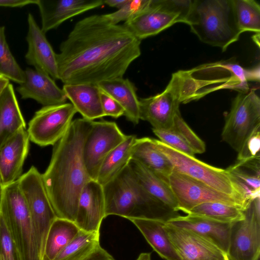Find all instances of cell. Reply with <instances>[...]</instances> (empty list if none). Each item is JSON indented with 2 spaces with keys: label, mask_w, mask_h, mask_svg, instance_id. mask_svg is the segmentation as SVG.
Masks as SVG:
<instances>
[{
  "label": "cell",
  "mask_w": 260,
  "mask_h": 260,
  "mask_svg": "<svg viewBox=\"0 0 260 260\" xmlns=\"http://www.w3.org/2000/svg\"><path fill=\"white\" fill-rule=\"evenodd\" d=\"M141 40L123 24L102 15L78 21L56 53L58 80L64 84H90L123 77L141 55Z\"/></svg>",
  "instance_id": "6da1fadb"
},
{
  "label": "cell",
  "mask_w": 260,
  "mask_h": 260,
  "mask_svg": "<svg viewBox=\"0 0 260 260\" xmlns=\"http://www.w3.org/2000/svg\"><path fill=\"white\" fill-rule=\"evenodd\" d=\"M93 120H73L54 145L51 158L42 174L51 203L58 218L75 222L80 194L91 179L85 166L82 149Z\"/></svg>",
  "instance_id": "7a4b0ae2"
},
{
  "label": "cell",
  "mask_w": 260,
  "mask_h": 260,
  "mask_svg": "<svg viewBox=\"0 0 260 260\" xmlns=\"http://www.w3.org/2000/svg\"><path fill=\"white\" fill-rule=\"evenodd\" d=\"M105 217L111 215L132 218L168 221L180 215L178 212L148 193L140 184L128 164L103 186Z\"/></svg>",
  "instance_id": "3957f363"
},
{
  "label": "cell",
  "mask_w": 260,
  "mask_h": 260,
  "mask_svg": "<svg viewBox=\"0 0 260 260\" xmlns=\"http://www.w3.org/2000/svg\"><path fill=\"white\" fill-rule=\"evenodd\" d=\"M186 23L202 42L220 47L222 51L242 34L232 0H192Z\"/></svg>",
  "instance_id": "277c9868"
},
{
  "label": "cell",
  "mask_w": 260,
  "mask_h": 260,
  "mask_svg": "<svg viewBox=\"0 0 260 260\" xmlns=\"http://www.w3.org/2000/svg\"><path fill=\"white\" fill-rule=\"evenodd\" d=\"M196 86V99L228 89L246 92L249 81H259V66L247 69L232 61L208 63L187 70Z\"/></svg>",
  "instance_id": "5b68a950"
},
{
  "label": "cell",
  "mask_w": 260,
  "mask_h": 260,
  "mask_svg": "<svg viewBox=\"0 0 260 260\" xmlns=\"http://www.w3.org/2000/svg\"><path fill=\"white\" fill-rule=\"evenodd\" d=\"M0 210L15 240L21 260H42L25 198L18 181L3 186Z\"/></svg>",
  "instance_id": "8992f818"
},
{
  "label": "cell",
  "mask_w": 260,
  "mask_h": 260,
  "mask_svg": "<svg viewBox=\"0 0 260 260\" xmlns=\"http://www.w3.org/2000/svg\"><path fill=\"white\" fill-rule=\"evenodd\" d=\"M183 71L173 73L160 93L139 99L140 119L149 122L154 129H170L181 103L192 101V92Z\"/></svg>",
  "instance_id": "52a82bcc"
},
{
  "label": "cell",
  "mask_w": 260,
  "mask_h": 260,
  "mask_svg": "<svg viewBox=\"0 0 260 260\" xmlns=\"http://www.w3.org/2000/svg\"><path fill=\"white\" fill-rule=\"evenodd\" d=\"M157 148L168 158L173 170L198 180L211 188L249 203L226 169L214 167L194 156L178 151L153 139Z\"/></svg>",
  "instance_id": "ba28073f"
},
{
  "label": "cell",
  "mask_w": 260,
  "mask_h": 260,
  "mask_svg": "<svg viewBox=\"0 0 260 260\" xmlns=\"http://www.w3.org/2000/svg\"><path fill=\"white\" fill-rule=\"evenodd\" d=\"M17 181L29 210L42 258L48 232L57 217L46 190L42 174L35 167L31 166Z\"/></svg>",
  "instance_id": "9c48e42d"
},
{
  "label": "cell",
  "mask_w": 260,
  "mask_h": 260,
  "mask_svg": "<svg viewBox=\"0 0 260 260\" xmlns=\"http://www.w3.org/2000/svg\"><path fill=\"white\" fill-rule=\"evenodd\" d=\"M260 126V99L255 89L239 92L225 117L221 137L238 152L246 140Z\"/></svg>",
  "instance_id": "30bf717a"
},
{
  "label": "cell",
  "mask_w": 260,
  "mask_h": 260,
  "mask_svg": "<svg viewBox=\"0 0 260 260\" xmlns=\"http://www.w3.org/2000/svg\"><path fill=\"white\" fill-rule=\"evenodd\" d=\"M169 184L178 204V211L186 213L194 207L206 202H219L245 210L249 205L244 201L218 191L193 178L173 170Z\"/></svg>",
  "instance_id": "8fae6325"
},
{
  "label": "cell",
  "mask_w": 260,
  "mask_h": 260,
  "mask_svg": "<svg viewBox=\"0 0 260 260\" xmlns=\"http://www.w3.org/2000/svg\"><path fill=\"white\" fill-rule=\"evenodd\" d=\"M77 112L71 103L43 107L29 122V140L42 147L54 145L66 133Z\"/></svg>",
  "instance_id": "7c38bea8"
},
{
  "label": "cell",
  "mask_w": 260,
  "mask_h": 260,
  "mask_svg": "<svg viewBox=\"0 0 260 260\" xmlns=\"http://www.w3.org/2000/svg\"><path fill=\"white\" fill-rule=\"evenodd\" d=\"M244 219L231 224L229 260H258L260 254V196L251 201Z\"/></svg>",
  "instance_id": "4fadbf2b"
},
{
  "label": "cell",
  "mask_w": 260,
  "mask_h": 260,
  "mask_svg": "<svg viewBox=\"0 0 260 260\" xmlns=\"http://www.w3.org/2000/svg\"><path fill=\"white\" fill-rule=\"evenodd\" d=\"M184 9L181 0H151L147 8L123 25L141 41L176 23H184Z\"/></svg>",
  "instance_id": "5bb4252c"
},
{
  "label": "cell",
  "mask_w": 260,
  "mask_h": 260,
  "mask_svg": "<svg viewBox=\"0 0 260 260\" xmlns=\"http://www.w3.org/2000/svg\"><path fill=\"white\" fill-rule=\"evenodd\" d=\"M126 137L114 121H92L82 149L84 163L91 179L96 180L105 157Z\"/></svg>",
  "instance_id": "9a60e30c"
},
{
  "label": "cell",
  "mask_w": 260,
  "mask_h": 260,
  "mask_svg": "<svg viewBox=\"0 0 260 260\" xmlns=\"http://www.w3.org/2000/svg\"><path fill=\"white\" fill-rule=\"evenodd\" d=\"M164 229L181 260H229L217 246L191 231L167 222Z\"/></svg>",
  "instance_id": "2e32d148"
},
{
  "label": "cell",
  "mask_w": 260,
  "mask_h": 260,
  "mask_svg": "<svg viewBox=\"0 0 260 260\" xmlns=\"http://www.w3.org/2000/svg\"><path fill=\"white\" fill-rule=\"evenodd\" d=\"M27 23L26 39L28 48L25 55L27 63L54 80L58 79L56 53L31 13L28 15Z\"/></svg>",
  "instance_id": "e0dca14e"
},
{
  "label": "cell",
  "mask_w": 260,
  "mask_h": 260,
  "mask_svg": "<svg viewBox=\"0 0 260 260\" xmlns=\"http://www.w3.org/2000/svg\"><path fill=\"white\" fill-rule=\"evenodd\" d=\"M105 217L103 186L96 180H90L80 194L75 223L80 230L100 232L102 221Z\"/></svg>",
  "instance_id": "ac0fdd59"
},
{
  "label": "cell",
  "mask_w": 260,
  "mask_h": 260,
  "mask_svg": "<svg viewBox=\"0 0 260 260\" xmlns=\"http://www.w3.org/2000/svg\"><path fill=\"white\" fill-rule=\"evenodd\" d=\"M103 0H38L41 29L46 34L69 18L103 5Z\"/></svg>",
  "instance_id": "d6986e66"
},
{
  "label": "cell",
  "mask_w": 260,
  "mask_h": 260,
  "mask_svg": "<svg viewBox=\"0 0 260 260\" xmlns=\"http://www.w3.org/2000/svg\"><path fill=\"white\" fill-rule=\"evenodd\" d=\"M24 73L25 80L17 88L22 99H33L43 107L66 103L68 99L62 89L48 75L31 68Z\"/></svg>",
  "instance_id": "ffe728a7"
},
{
  "label": "cell",
  "mask_w": 260,
  "mask_h": 260,
  "mask_svg": "<svg viewBox=\"0 0 260 260\" xmlns=\"http://www.w3.org/2000/svg\"><path fill=\"white\" fill-rule=\"evenodd\" d=\"M29 139L25 128H22L0 148V180L3 186L17 181L29 151Z\"/></svg>",
  "instance_id": "44dd1931"
},
{
  "label": "cell",
  "mask_w": 260,
  "mask_h": 260,
  "mask_svg": "<svg viewBox=\"0 0 260 260\" xmlns=\"http://www.w3.org/2000/svg\"><path fill=\"white\" fill-rule=\"evenodd\" d=\"M167 222L199 235L228 254L232 223L191 214L184 216L179 215Z\"/></svg>",
  "instance_id": "7402d4cb"
},
{
  "label": "cell",
  "mask_w": 260,
  "mask_h": 260,
  "mask_svg": "<svg viewBox=\"0 0 260 260\" xmlns=\"http://www.w3.org/2000/svg\"><path fill=\"white\" fill-rule=\"evenodd\" d=\"M62 90L82 118L93 120L105 117L101 102V90L95 85L64 84Z\"/></svg>",
  "instance_id": "603a6c76"
},
{
  "label": "cell",
  "mask_w": 260,
  "mask_h": 260,
  "mask_svg": "<svg viewBox=\"0 0 260 260\" xmlns=\"http://www.w3.org/2000/svg\"><path fill=\"white\" fill-rule=\"evenodd\" d=\"M96 85L120 104L128 121L135 125L138 124L140 120L139 99L135 85L129 79L117 78L102 81Z\"/></svg>",
  "instance_id": "cb8c5ba5"
},
{
  "label": "cell",
  "mask_w": 260,
  "mask_h": 260,
  "mask_svg": "<svg viewBox=\"0 0 260 260\" xmlns=\"http://www.w3.org/2000/svg\"><path fill=\"white\" fill-rule=\"evenodd\" d=\"M131 159L139 162L167 182L173 170L172 164L157 148L153 138H137L132 147Z\"/></svg>",
  "instance_id": "d4e9b609"
},
{
  "label": "cell",
  "mask_w": 260,
  "mask_h": 260,
  "mask_svg": "<svg viewBox=\"0 0 260 260\" xmlns=\"http://www.w3.org/2000/svg\"><path fill=\"white\" fill-rule=\"evenodd\" d=\"M26 124L16 96L10 83L0 95V148Z\"/></svg>",
  "instance_id": "484cf974"
},
{
  "label": "cell",
  "mask_w": 260,
  "mask_h": 260,
  "mask_svg": "<svg viewBox=\"0 0 260 260\" xmlns=\"http://www.w3.org/2000/svg\"><path fill=\"white\" fill-rule=\"evenodd\" d=\"M132 221L153 250L166 260H181L164 229L166 221L153 219L132 218Z\"/></svg>",
  "instance_id": "4316f807"
},
{
  "label": "cell",
  "mask_w": 260,
  "mask_h": 260,
  "mask_svg": "<svg viewBox=\"0 0 260 260\" xmlns=\"http://www.w3.org/2000/svg\"><path fill=\"white\" fill-rule=\"evenodd\" d=\"M128 166L140 184L152 196L178 211L176 199L168 182L139 162L131 159Z\"/></svg>",
  "instance_id": "83f0119b"
},
{
  "label": "cell",
  "mask_w": 260,
  "mask_h": 260,
  "mask_svg": "<svg viewBox=\"0 0 260 260\" xmlns=\"http://www.w3.org/2000/svg\"><path fill=\"white\" fill-rule=\"evenodd\" d=\"M260 158L237 161L226 169L245 198L260 196Z\"/></svg>",
  "instance_id": "f1b7e54d"
},
{
  "label": "cell",
  "mask_w": 260,
  "mask_h": 260,
  "mask_svg": "<svg viewBox=\"0 0 260 260\" xmlns=\"http://www.w3.org/2000/svg\"><path fill=\"white\" fill-rule=\"evenodd\" d=\"M137 138L135 135H127L126 139L107 155L100 167L96 181L103 186L128 164Z\"/></svg>",
  "instance_id": "f546056e"
},
{
  "label": "cell",
  "mask_w": 260,
  "mask_h": 260,
  "mask_svg": "<svg viewBox=\"0 0 260 260\" xmlns=\"http://www.w3.org/2000/svg\"><path fill=\"white\" fill-rule=\"evenodd\" d=\"M79 231L74 222L57 217L48 232L42 260H54Z\"/></svg>",
  "instance_id": "4dcf8cb0"
},
{
  "label": "cell",
  "mask_w": 260,
  "mask_h": 260,
  "mask_svg": "<svg viewBox=\"0 0 260 260\" xmlns=\"http://www.w3.org/2000/svg\"><path fill=\"white\" fill-rule=\"evenodd\" d=\"M100 232L80 230L54 260H82L100 247Z\"/></svg>",
  "instance_id": "1f68e13d"
},
{
  "label": "cell",
  "mask_w": 260,
  "mask_h": 260,
  "mask_svg": "<svg viewBox=\"0 0 260 260\" xmlns=\"http://www.w3.org/2000/svg\"><path fill=\"white\" fill-rule=\"evenodd\" d=\"M187 214L229 223L241 220L245 218L244 211L240 208L219 202L202 203L190 209Z\"/></svg>",
  "instance_id": "d6a6232c"
},
{
  "label": "cell",
  "mask_w": 260,
  "mask_h": 260,
  "mask_svg": "<svg viewBox=\"0 0 260 260\" xmlns=\"http://www.w3.org/2000/svg\"><path fill=\"white\" fill-rule=\"evenodd\" d=\"M238 26L242 33L246 31L259 34L260 5L254 0H232Z\"/></svg>",
  "instance_id": "836d02e7"
},
{
  "label": "cell",
  "mask_w": 260,
  "mask_h": 260,
  "mask_svg": "<svg viewBox=\"0 0 260 260\" xmlns=\"http://www.w3.org/2000/svg\"><path fill=\"white\" fill-rule=\"evenodd\" d=\"M0 76L19 84L25 80L24 70L19 66L10 50L4 26H0Z\"/></svg>",
  "instance_id": "e575fe53"
},
{
  "label": "cell",
  "mask_w": 260,
  "mask_h": 260,
  "mask_svg": "<svg viewBox=\"0 0 260 260\" xmlns=\"http://www.w3.org/2000/svg\"><path fill=\"white\" fill-rule=\"evenodd\" d=\"M0 260H21L7 221L0 210Z\"/></svg>",
  "instance_id": "d590c367"
},
{
  "label": "cell",
  "mask_w": 260,
  "mask_h": 260,
  "mask_svg": "<svg viewBox=\"0 0 260 260\" xmlns=\"http://www.w3.org/2000/svg\"><path fill=\"white\" fill-rule=\"evenodd\" d=\"M151 2V0H129L120 9L104 15L111 23L118 24L121 22H125L139 14L149 6Z\"/></svg>",
  "instance_id": "8d00e7d4"
},
{
  "label": "cell",
  "mask_w": 260,
  "mask_h": 260,
  "mask_svg": "<svg viewBox=\"0 0 260 260\" xmlns=\"http://www.w3.org/2000/svg\"><path fill=\"white\" fill-rule=\"evenodd\" d=\"M178 133L189 145L196 154L203 153L206 150L205 143L195 134L183 120L178 111L174 118V123L170 129Z\"/></svg>",
  "instance_id": "74e56055"
},
{
  "label": "cell",
  "mask_w": 260,
  "mask_h": 260,
  "mask_svg": "<svg viewBox=\"0 0 260 260\" xmlns=\"http://www.w3.org/2000/svg\"><path fill=\"white\" fill-rule=\"evenodd\" d=\"M153 133L159 140L169 147L186 154L194 156V151L178 133L172 129L164 130L152 128Z\"/></svg>",
  "instance_id": "f35d334b"
},
{
  "label": "cell",
  "mask_w": 260,
  "mask_h": 260,
  "mask_svg": "<svg viewBox=\"0 0 260 260\" xmlns=\"http://www.w3.org/2000/svg\"><path fill=\"white\" fill-rule=\"evenodd\" d=\"M260 126L246 140L238 152L237 161L260 158Z\"/></svg>",
  "instance_id": "ab89813d"
},
{
  "label": "cell",
  "mask_w": 260,
  "mask_h": 260,
  "mask_svg": "<svg viewBox=\"0 0 260 260\" xmlns=\"http://www.w3.org/2000/svg\"><path fill=\"white\" fill-rule=\"evenodd\" d=\"M100 98L105 116L118 118L124 115V110L123 107L110 95L101 90Z\"/></svg>",
  "instance_id": "60d3db41"
},
{
  "label": "cell",
  "mask_w": 260,
  "mask_h": 260,
  "mask_svg": "<svg viewBox=\"0 0 260 260\" xmlns=\"http://www.w3.org/2000/svg\"><path fill=\"white\" fill-rule=\"evenodd\" d=\"M82 260H115L101 246Z\"/></svg>",
  "instance_id": "b9f144b4"
},
{
  "label": "cell",
  "mask_w": 260,
  "mask_h": 260,
  "mask_svg": "<svg viewBox=\"0 0 260 260\" xmlns=\"http://www.w3.org/2000/svg\"><path fill=\"white\" fill-rule=\"evenodd\" d=\"M38 0H0V7L21 8L28 5H36Z\"/></svg>",
  "instance_id": "7bdbcfd3"
},
{
  "label": "cell",
  "mask_w": 260,
  "mask_h": 260,
  "mask_svg": "<svg viewBox=\"0 0 260 260\" xmlns=\"http://www.w3.org/2000/svg\"><path fill=\"white\" fill-rule=\"evenodd\" d=\"M129 0H106L103 1L104 4L116 8L117 10L123 7Z\"/></svg>",
  "instance_id": "ee69618b"
},
{
  "label": "cell",
  "mask_w": 260,
  "mask_h": 260,
  "mask_svg": "<svg viewBox=\"0 0 260 260\" xmlns=\"http://www.w3.org/2000/svg\"><path fill=\"white\" fill-rule=\"evenodd\" d=\"M10 83L9 79L0 76V95Z\"/></svg>",
  "instance_id": "f6af8a7d"
},
{
  "label": "cell",
  "mask_w": 260,
  "mask_h": 260,
  "mask_svg": "<svg viewBox=\"0 0 260 260\" xmlns=\"http://www.w3.org/2000/svg\"><path fill=\"white\" fill-rule=\"evenodd\" d=\"M136 260H151V254L148 252L141 253Z\"/></svg>",
  "instance_id": "bcb514c9"
},
{
  "label": "cell",
  "mask_w": 260,
  "mask_h": 260,
  "mask_svg": "<svg viewBox=\"0 0 260 260\" xmlns=\"http://www.w3.org/2000/svg\"><path fill=\"white\" fill-rule=\"evenodd\" d=\"M3 185L0 180V208L2 202V196H3Z\"/></svg>",
  "instance_id": "7dc6e473"
}]
</instances>
